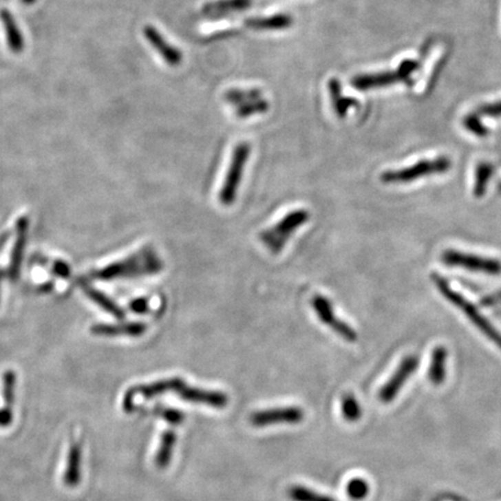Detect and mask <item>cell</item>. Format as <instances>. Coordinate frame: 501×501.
<instances>
[{"label":"cell","mask_w":501,"mask_h":501,"mask_svg":"<svg viewBox=\"0 0 501 501\" xmlns=\"http://www.w3.org/2000/svg\"><path fill=\"white\" fill-rule=\"evenodd\" d=\"M166 392H173L178 394L184 402L194 403V404H203V405L211 406L216 409H223L228 405V396L224 392L220 391L203 390L200 387H189L180 377H172L167 380L157 381L153 383L142 384L137 387H131L125 394L123 401V409L125 412H133L134 398L137 394L147 399H151L156 396L166 394Z\"/></svg>","instance_id":"1"},{"label":"cell","mask_w":501,"mask_h":501,"mask_svg":"<svg viewBox=\"0 0 501 501\" xmlns=\"http://www.w3.org/2000/svg\"><path fill=\"white\" fill-rule=\"evenodd\" d=\"M164 269V262L160 258L155 247L144 246L135 253L122 259L120 262H113L103 268L93 270L89 274L91 279L99 281L120 280V279H134V277L155 275Z\"/></svg>","instance_id":"2"},{"label":"cell","mask_w":501,"mask_h":501,"mask_svg":"<svg viewBox=\"0 0 501 501\" xmlns=\"http://www.w3.org/2000/svg\"><path fill=\"white\" fill-rule=\"evenodd\" d=\"M310 216V211L306 209L291 211L270 228L262 230L259 235L260 242L270 253L279 255L294 233L309 221Z\"/></svg>","instance_id":"3"},{"label":"cell","mask_w":501,"mask_h":501,"mask_svg":"<svg viewBox=\"0 0 501 501\" xmlns=\"http://www.w3.org/2000/svg\"><path fill=\"white\" fill-rule=\"evenodd\" d=\"M433 282L438 288V291L446 297L450 303H453L454 306H457L458 309L462 310L467 315V317L476 325L477 328L483 332L484 334L501 348V333L498 332L493 328V325L487 321V318L482 316L479 313L478 310L476 309V306H472L471 303L468 302L463 296L460 295L457 291L454 290L450 287L449 284L447 282L443 277H440L438 274H434L433 277Z\"/></svg>","instance_id":"4"},{"label":"cell","mask_w":501,"mask_h":501,"mask_svg":"<svg viewBox=\"0 0 501 501\" xmlns=\"http://www.w3.org/2000/svg\"><path fill=\"white\" fill-rule=\"evenodd\" d=\"M250 147L246 142L237 144L233 150L225 179L218 192V200L222 206H233L237 199L240 182L243 180L244 171L250 157Z\"/></svg>","instance_id":"5"},{"label":"cell","mask_w":501,"mask_h":501,"mask_svg":"<svg viewBox=\"0 0 501 501\" xmlns=\"http://www.w3.org/2000/svg\"><path fill=\"white\" fill-rule=\"evenodd\" d=\"M419 67V63L413 59L403 61L399 67L394 71H382L375 74H359L350 81V85L359 91L383 89L394 85L396 83H409L411 74Z\"/></svg>","instance_id":"6"},{"label":"cell","mask_w":501,"mask_h":501,"mask_svg":"<svg viewBox=\"0 0 501 501\" xmlns=\"http://www.w3.org/2000/svg\"><path fill=\"white\" fill-rule=\"evenodd\" d=\"M450 166H451V162L447 157H440V158L433 159V160H421L403 170L384 172L381 179L387 184L409 182V181L416 180L424 175L447 172L449 170Z\"/></svg>","instance_id":"7"},{"label":"cell","mask_w":501,"mask_h":501,"mask_svg":"<svg viewBox=\"0 0 501 501\" xmlns=\"http://www.w3.org/2000/svg\"><path fill=\"white\" fill-rule=\"evenodd\" d=\"M311 306L316 313L318 319L332 331L336 332L338 336L347 341H355L358 339V334L354 328H350L346 321H341L337 316L333 304L326 296L316 294L311 299Z\"/></svg>","instance_id":"8"},{"label":"cell","mask_w":501,"mask_h":501,"mask_svg":"<svg viewBox=\"0 0 501 501\" xmlns=\"http://www.w3.org/2000/svg\"><path fill=\"white\" fill-rule=\"evenodd\" d=\"M443 262L448 266L462 267L472 272L498 275L501 273V262L497 259L467 255L458 250H448L443 255Z\"/></svg>","instance_id":"9"},{"label":"cell","mask_w":501,"mask_h":501,"mask_svg":"<svg viewBox=\"0 0 501 501\" xmlns=\"http://www.w3.org/2000/svg\"><path fill=\"white\" fill-rule=\"evenodd\" d=\"M303 419L304 412L302 409L295 406L259 411L250 416V424L255 427H265L269 425L277 424H299Z\"/></svg>","instance_id":"10"},{"label":"cell","mask_w":501,"mask_h":501,"mask_svg":"<svg viewBox=\"0 0 501 501\" xmlns=\"http://www.w3.org/2000/svg\"><path fill=\"white\" fill-rule=\"evenodd\" d=\"M418 365H419V359L414 355L404 359L390 380L387 381V383L381 389L380 394H379L381 402L385 403V404L392 402L402 389L403 385L405 384L406 380L412 376L413 372H416Z\"/></svg>","instance_id":"11"},{"label":"cell","mask_w":501,"mask_h":501,"mask_svg":"<svg viewBox=\"0 0 501 501\" xmlns=\"http://www.w3.org/2000/svg\"><path fill=\"white\" fill-rule=\"evenodd\" d=\"M144 36L148 40L152 48L158 52L160 57L171 67H178L182 62V52L170 42L166 41L158 30L151 25H147L143 30Z\"/></svg>","instance_id":"12"},{"label":"cell","mask_w":501,"mask_h":501,"mask_svg":"<svg viewBox=\"0 0 501 501\" xmlns=\"http://www.w3.org/2000/svg\"><path fill=\"white\" fill-rule=\"evenodd\" d=\"M147 324L140 321L123 323V324H96L91 328L94 336L100 337H136L143 336L147 331Z\"/></svg>","instance_id":"13"},{"label":"cell","mask_w":501,"mask_h":501,"mask_svg":"<svg viewBox=\"0 0 501 501\" xmlns=\"http://www.w3.org/2000/svg\"><path fill=\"white\" fill-rule=\"evenodd\" d=\"M250 5L252 0H216L203 6L202 14L214 20L245 11Z\"/></svg>","instance_id":"14"},{"label":"cell","mask_w":501,"mask_h":501,"mask_svg":"<svg viewBox=\"0 0 501 501\" xmlns=\"http://www.w3.org/2000/svg\"><path fill=\"white\" fill-rule=\"evenodd\" d=\"M28 221L27 218H20L17 224L18 228V236L15 240L13 250H12L11 262L8 266V277H11V280L15 281L20 275V267L23 262V250L26 246L27 231H28Z\"/></svg>","instance_id":"15"},{"label":"cell","mask_w":501,"mask_h":501,"mask_svg":"<svg viewBox=\"0 0 501 501\" xmlns=\"http://www.w3.org/2000/svg\"><path fill=\"white\" fill-rule=\"evenodd\" d=\"M294 23V19L290 14L279 13V14L270 15V17H262V18H250L245 21L248 28L253 30H288Z\"/></svg>","instance_id":"16"},{"label":"cell","mask_w":501,"mask_h":501,"mask_svg":"<svg viewBox=\"0 0 501 501\" xmlns=\"http://www.w3.org/2000/svg\"><path fill=\"white\" fill-rule=\"evenodd\" d=\"M79 287L81 288V290L85 292L86 295L89 296V299H92L93 302L98 304L101 309L111 313L118 319H123L125 317V310L122 309L121 306H118L113 299H109L106 294L96 290V288L89 286L84 280L79 281Z\"/></svg>","instance_id":"17"},{"label":"cell","mask_w":501,"mask_h":501,"mask_svg":"<svg viewBox=\"0 0 501 501\" xmlns=\"http://www.w3.org/2000/svg\"><path fill=\"white\" fill-rule=\"evenodd\" d=\"M328 93L331 98L332 107L339 118H345L350 108L358 106L356 100L343 96L340 81L337 78H332L328 81Z\"/></svg>","instance_id":"18"},{"label":"cell","mask_w":501,"mask_h":501,"mask_svg":"<svg viewBox=\"0 0 501 501\" xmlns=\"http://www.w3.org/2000/svg\"><path fill=\"white\" fill-rule=\"evenodd\" d=\"M447 358H448V353L445 347H436L433 350L428 377L431 383L435 385H440L445 382L447 374Z\"/></svg>","instance_id":"19"},{"label":"cell","mask_w":501,"mask_h":501,"mask_svg":"<svg viewBox=\"0 0 501 501\" xmlns=\"http://www.w3.org/2000/svg\"><path fill=\"white\" fill-rule=\"evenodd\" d=\"M81 479V445L72 443L67 457V467L64 475V484L69 487H77Z\"/></svg>","instance_id":"20"},{"label":"cell","mask_w":501,"mask_h":501,"mask_svg":"<svg viewBox=\"0 0 501 501\" xmlns=\"http://www.w3.org/2000/svg\"><path fill=\"white\" fill-rule=\"evenodd\" d=\"M0 18L4 25L5 32H6V36H8V45L12 52H21L23 48V40L21 36L20 30H18V26L15 23L14 19L12 17L11 13L4 8L0 12Z\"/></svg>","instance_id":"21"},{"label":"cell","mask_w":501,"mask_h":501,"mask_svg":"<svg viewBox=\"0 0 501 501\" xmlns=\"http://www.w3.org/2000/svg\"><path fill=\"white\" fill-rule=\"evenodd\" d=\"M175 443H177V435L172 429L162 433L160 447H159L157 455H156V465L159 469L167 468L170 465Z\"/></svg>","instance_id":"22"},{"label":"cell","mask_w":501,"mask_h":501,"mask_svg":"<svg viewBox=\"0 0 501 501\" xmlns=\"http://www.w3.org/2000/svg\"><path fill=\"white\" fill-rule=\"evenodd\" d=\"M262 98V93L258 89H233L225 93L224 99L231 105L240 106L243 103H250L253 100Z\"/></svg>","instance_id":"23"},{"label":"cell","mask_w":501,"mask_h":501,"mask_svg":"<svg viewBox=\"0 0 501 501\" xmlns=\"http://www.w3.org/2000/svg\"><path fill=\"white\" fill-rule=\"evenodd\" d=\"M493 173V167L489 162H480L476 170L475 188L473 194L476 198H482L487 192V184Z\"/></svg>","instance_id":"24"},{"label":"cell","mask_w":501,"mask_h":501,"mask_svg":"<svg viewBox=\"0 0 501 501\" xmlns=\"http://www.w3.org/2000/svg\"><path fill=\"white\" fill-rule=\"evenodd\" d=\"M269 109V103L264 98L243 103L236 107V115L239 118H247L255 115L265 114Z\"/></svg>","instance_id":"25"},{"label":"cell","mask_w":501,"mask_h":501,"mask_svg":"<svg viewBox=\"0 0 501 501\" xmlns=\"http://www.w3.org/2000/svg\"><path fill=\"white\" fill-rule=\"evenodd\" d=\"M288 494L292 501H336L328 495H323V494L310 490L308 487H299V485L291 487Z\"/></svg>","instance_id":"26"},{"label":"cell","mask_w":501,"mask_h":501,"mask_svg":"<svg viewBox=\"0 0 501 501\" xmlns=\"http://www.w3.org/2000/svg\"><path fill=\"white\" fill-rule=\"evenodd\" d=\"M341 412H343V418L350 423H355L361 418V407L359 405L358 401L353 394L343 396V401H341Z\"/></svg>","instance_id":"27"},{"label":"cell","mask_w":501,"mask_h":501,"mask_svg":"<svg viewBox=\"0 0 501 501\" xmlns=\"http://www.w3.org/2000/svg\"><path fill=\"white\" fill-rule=\"evenodd\" d=\"M369 493V485L365 479L354 478L347 485V494L353 500H362Z\"/></svg>","instance_id":"28"},{"label":"cell","mask_w":501,"mask_h":501,"mask_svg":"<svg viewBox=\"0 0 501 501\" xmlns=\"http://www.w3.org/2000/svg\"><path fill=\"white\" fill-rule=\"evenodd\" d=\"M14 384H15V375L14 372L12 370H8L5 372L4 375V394L5 399V409L11 411L12 404L14 401Z\"/></svg>","instance_id":"29"},{"label":"cell","mask_w":501,"mask_h":501,"mask_svg":"<svg viewBox=\"0 0 501 501\" xmlns=\"http://www.w3.org/2000/svg\"><path fill=\"white\" fill-rule=\"evenodd\" d=\"M463 125L476 136L484 137L489 134V129L482 123L478 115L470 114L465 116L463 120Z\"/></svg>","instance_id":"30"},{"label":"cell","mask_w":501,"mask_h":501,"mask_svg":"<svg viewBox=\"0 0 501 501\" xmlns=\"http://www.w3.org/2000/svg\"><path fill=\"white\" fill-rule=\"evenodd\" d=\"M159 414L162 416L164 420L167 421L169 424L177 426L184 421V413L179 409H164L159 411Z\"/></svg>","instance_id":"31"},{"label":"cell","mask_w":501,"mask_h":501,"mask_svg":"<svg viewBox=\"0 0 501 501\" xmlns=\"http://www.w3.org/2000/svg\"><path fill=\"white\" fill-rule=\"evenodd\" d=\"M479 113L484 116H491V118H499L501 116V100L495 101V103H487L479 108Z\"/></svg>","instance_id":"32"},{"label":"cell","mask_w":501,"mask_h":501,"mask_svg":"<svg viewBox=\"0 0 501 501\" xmlns=\"http://www.w3.org/2000/svg\"><path fill=\"white\" fill-rule=\"evenodd\" d=\"M48 264L52 266V270L56 275L62 277H67L70 275V267L67 266V262L55 260V262H48Z\"/></svg>","instance_id":"33"},{"label":"cell","mask_w":501,"mask_h":501,"mask_svg":"<svg viewBox=\"0 0 501 501\" xmlns=\"http://www.w3.org/2000/svg\"><path fill=\"white\" fill-rule=\"evenodd\" d=\"M12 423V412L4 409L0 411V427H8Z\"/></svg>","instance_id":"34"},{"label":"cell","mask_w":501,"mask_h":501,"mask_svg":"<svg viewBox=\"0 0 501 501\" xmlns=\"http://www.w3.org/2000/svg\"><path fill=\"white\" fill-rule=\"evenodd\" d=\"M500 301L501 291H498L497 294H493V295L485 297V299L482 301V304H484V306H492L494 303L500 302Z\"/></svg>","instance_id":"35"},{"label":"cell","mask_w":501,"mask_h":501,"mask_svg":"<svg viewBox=\"0 0 501 501\" xmlns=\"http://www.w3.org/2000/svg\"><path fill=\"white\" fill-rule=\"evenodd\" d=\"M131 309L135 310L136 312H144L147 309V304L142 299H137L131 304Z\"/></svg>","instance_id":"36"},{"label":"cell","mask_w":501,"mask_h":501,"mask_svg":"<svg viewBox=\"0 0 501 501\" xmlns=\"http://www.w3.org/2000/svg\"><path fill=\"white\" fill-rule=\"evenodd\" d=\"M4 277H5L4 269L0 268V287H1V282H3V280H4Z\"/></svg>","instance_id":"37"},{"label":"cell","mask_w":501,"mask_h":501,"mask_svg":"<svg viewBox=\"0 0 501 501\" xmlns=\"http://www.w3.org/2000/svg\"><path fill=\"white\" fill-rule=\"evenodd\" d=\"M23 3H25V4H33L35 0H23Z\"/></svg>","instance_id":"38"}]
</instances>
